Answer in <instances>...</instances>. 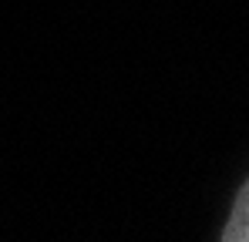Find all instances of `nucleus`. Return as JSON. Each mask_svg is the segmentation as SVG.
<instances>
[{
	"label": "nucleus",
	"instance_id": "f257e3e1",
	"mask_svg": "<svg viewBox=\"0 0 249 242\" xmlns=\"http://www.w3.org/2000/svg\"><path fill=\"white\" fill-rule=\"evenodd\" d=\"M219 239L222 242H249V178L243 182V189L236 192L232 212H229Z\"/></svg>",
	"mask_w": 249,
	"mask_h": 242
}]
</instances>
